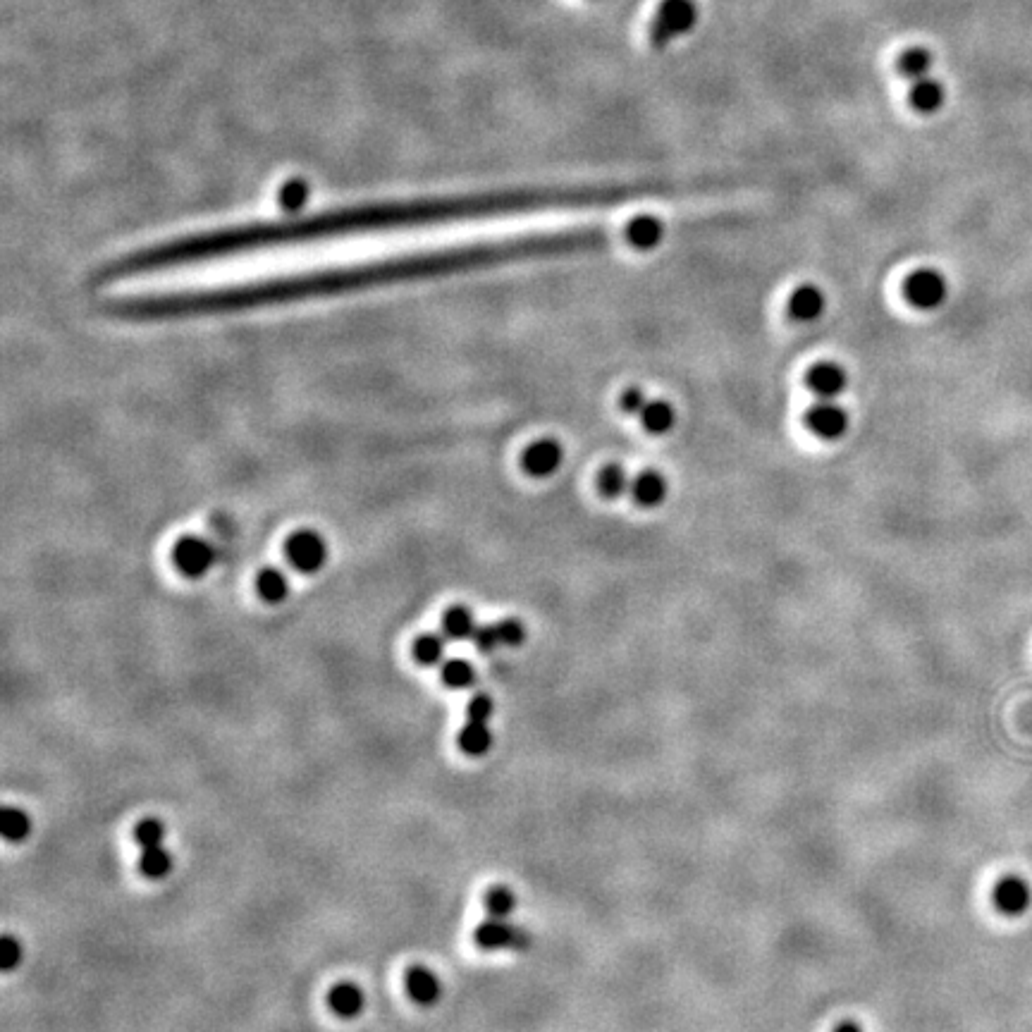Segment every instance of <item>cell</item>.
<instances>
[{"label":"cell","mask_w":1032,"mask_h":1032,"mask_svg":"<svg viewBox=\"0 0 1032 1032\" xmlns=\"http://www.w3.org/2000/svg\"><path fill=\"white\" fill-rule=\"evenodd\" d=\"M304 192H306L304 187H287L285 196H282V206H285L287 211H299V206L304 204V199H306Z\"/></svg>","instance_id":"e575fe53"},{"label":"cell","mask_w":1032,"mask_h":1032,"mask_svg":"<svg viewBox=\"0 0 1032 1032\" xmlns=\"http://www.w3.org/2000/svg\"><path fill=\"white\" fill-rule=\"evenodd\" d=\"M903 294L913 309L937 311L949 297V282L935 268H920L903 282Z\"/></svg>","instance_id":"5b68a950"},{"label":"cell","mask_w":1032,"mask_h":1032,"mask_svg":"<svg viewBox=\"0 0 1032 1032\" xmlns=\"http://www.w3.org/2000/svg\"><path fill=\"white\" fill-rule=\"evenodd\" d=\"M992 901H994V906H997V911H1001L1004 915H1021L1030 908V901H1032L1030 884L1018 875H1004L997 884H994Z\"/></svg>","instance_id":"8fae6325"},{"label":"cell","mask_w":1032,"mask_h":1032,"mask_svg":"<svg viewBox=\"0 0 1032 1032\" xmlns=\"http://www.w3.org/2000/svg\"><path fill=\"white\" fill-rule=\"evenodd\" d=\"M564 445L555 438H540L526 447L521 454V466L528 476L550 478L562 469Z\"/></svg>","instance_id":"9c48e42d"},{"label":"cell","mask_w":1032,"mask_h":1032,"mask_svg":"<svg viewBox=\"0 0 1032 1032\" xmlns=\"http://www.w3.org/2000/svg\"><path fill=\"white\" fill-rule=\"evenodd\" d=\"M328 1004H330V1009L335 1011V1016L356 1018L361 1011H364L366 997H364V992H361V987L354 985V982H340V985H335L333 989H330Z\"/></svg>","instance_id":"2e32d148"},{"label":"cell","mask_w":1032,"mask_h":1032,"mask_svg":"<svg viewBox=\"0 0 1032 1032\" xmlns=\"http://www.w3.org/2000/svg\"><path fill=\"white\" fill-rule=\"evenodd\" d=\"M650 399L645 397V392L641 390V387H629V390H624L622 399H619V404H622V409L626 411V414H638L641 416V411L645 409V404H648Z\"/></svg>","instance_id":"836d02e7"},{"label":"cell","mask_w":1032,"mask_h":1032,"mask_svg":"<svg viewBox=\"0 0 1032 1032\" xmlns=\"http://www.w3.org/2000/svg\"><path fill=\"white\" fill-rule=\"evenodd\" d=\"M473 939H476V944L485 951H524L526 946L531 944V935H528L524 927L512 925L507 918H488L485 923L476 927Z\"/></svg>","instance_id":"52a82bcc"},{"label":"cell","mask_w":1032,"mask_h":1032,"mask_svg":"<svg viewBox=\"0 0 1032 1032\" xmlns=\"http://www.w3.org/2000/svg\"><path fill=\"white\" fill-rule=\"evenodd\" d=\"M457 743L466 755L488 753L490 746H493V734H490L488 722H473V720L466 722V727H462V731H459Z\"/></svg>","instance_id":"44dd1931"},{"label":"cell","mask_w":1032,"mask_h":1032,"mask_svg":"<svg viewBox=\"0 0 1032 1032\" xmlns=\"http://www.w3.org/2000/svg\"><path fill=\"white\" fill-rule=\"evenodd\" d=\"M407 992L409 997L416 1001V1004L421 1006H430L435 1004V1001L440 999L442 994V985L438 980V975L433 973V970L426 968V966H414L407 970Z\"/></svg>","instance_id":"9a60e30c"},{"label":"cell","mask_w":1032,"mask_h":1032,"mask_svg":"<svg viewBox=\"0 0 1032 1032\" xmlns=\"http://www.w3.org/2000/svg\"><path fill=\"white\" fill-rule=\"evenodd\" d=\"M806 426L813 430L817 438L827 442H837L849 433L851 416L841 404L827 402V399H820L813 409L806 414Z\"/></svg>","instance_id":"ba28073f"},{"label":"cell","mask_w":1032,"mask_h":1032,"mask_svg":"<svg viewBox=\"0 0 1032 1032\" xmlns=\"http://www.w3.org/2000/svg\"><path fill=\"white\" fill-rule=\"evenodd\" d=\"M3 825H0V832H3V839L5 841H12V844H17V841H24L29 837V832H32V820H29V815L24 813L22 808H12L8 806L3 810Z\"/></svg>","instance_id":"484cf974"},{"label":"cell","mask_w":1032,"mask_h":1032,"mask_svg":"<svg viewBox=\"0 0 1032 1032\" xmlns=\"http://www.w3.org/2000/svg\"><path fill=\"white\" fill-rule=\"evenodd\" d=\"M445 638L447 636H440V634H423L414 641V648H411V653H414V660L419 662V665H426V667H433V665H440L442 660H445Z\"/></svg>","instance_id":"cb8c5ba5"},{"label":"cell","mask_w":1032,"mask_h":1032,"mask_svg":"<svg viewBox=\"0 0 1032 1032\" xmlns=\"http://www.w3.org/2000/svg\"><path fill=\"white\" fill-rule=\"evenodd\" d=\"M172 564L184 579H201L215 564V548L201 536H182L172 545Z\"/></svg>","instance_id":"8992f818"},{"label":"cell","mask_w":1032,"mask_h":1032,"mask_svg":"<svg viewBox=\"0 0 1032 1032\" xmlns=\"http://www.w3.org/2000/svg\"><path fill=\"white\" fill-rule=\"evenodd\" d=\"M134 839L141 849H151V846H161L165 839V827L161 820L156 817H144L137 827H134Z\"/></svg>","instance_id":"f1b7e54d"},{"label":"cell","mask_w":1032,"mask_h":1032,"mask_svg":"<svg viewBox=\"0 0 1032 1032\" xmlns=\"http://www.w3.org/2000/svg\"><path fill=\"white\" fill-rule=\"evenodd\" d=\"M607 242H610V237L605 230L583 227V230L550 232V235H528L500 239V242L421 251V254L383 258V261L361 263V266L311 270V273L282 275V278L247 282V285L215 287V290L108 299L103 301V311L110 318L132 323L220 316V313H239L304 299L337 297V294H352L371 290V287L397 285V282L445 278V275L469 273V270H483L514 261L591 254V251L595 254V251H605Z\"/></svg>","instance_id":"7a4b0ae2"},{"label":"cell","mask_w":1032,"mask_h":1032,"mask_svg":"<svg viewBox=\"0 0 1032 1032\" xmlns=\"http://www.w3.org/2000/svg\"><path fill=\"white\" fill-rule=\"evenodd\" d=\"M497 634H500V643L509 645V648H516L526 641V626L519 622V619H502L497 624Z\"/></svg>","instance_id":"4dcf8cb0"},{"label":"cell","mask_w":1032,"mask_h":1032,"mask_svg":"<svg viewBox=\"0 0 1032 1032\" xmlns=\"http://www.w3.org/2000/svg\"><path fill=\"white\" fill-rule=\"evenodd\" d=\"M473 645H476L478 653H493V650L500 648V634H497V624H490V626H478L476 634H473Z\"/></svg>","instance_id":"1f68e13d"},{"label":"cell","mask_w":1032,"mask_h":1032,"mask_svg":"<svg viewBox=\"0 0 1032 1032\" xmlns=\"http://www.w3.org/2000/svg\"><path fill=\"white\" fill-rule=\"evenodd\" d=\"M806 383L817 397L832 402V399L844 395L846 387H849V373L837 361H820L808 371Z\"/></svg>","instance_id":"30bf717a"},{"label":"cell","mask_w":1032,"mask_h":1032,"mask_svg":"<svg viewBox=\"0 0 1032 1032\" xmlns=\"http://www.w3.org/2000/svg\"><path fill=\"white\" fill-rule=\"evenodd\" d=\"M698 8L693 0H665L655 12L653 24L648 29V41L655 48H665L681 34L691 32L696 24Z\"/></svg>","instance_id":"3957f363"},{"label":"cell","mask_w":1032,"mask_h":1032,"mask_svg":"<svg viewBox=\"0 0 1032 1032\" xmlns=\"http://www.w3.org/2000/svg\"><path fill=\"white\" fill-rule=\"evenodd\" d=\"M669 495V481L665 473L657 469H645L638 473V476L631 481V497L636 500V505L641 507H660L665 505Z\"/></svg>","instance_id":"4fadbf2b"},{"label":"cell","mask_w":1032,"mask_h":1032,"mask_svg":"<svg viewBox=\"0 0 1032 1032\" xmlns=\"http://www.w3.org/2000/svg\"><path fill=\"white\" fill-rule=\"evenodd\" d=\"M598 490L605 500H619L624 493L631 490V478L626 473L624 466L610 464L600 471L598 476Z\"/></svg>","instance_id":"7402d4cb"},{"label":"cell","mask_w":1032,"mask_h":1032,"mask_svg":"<svg viewBox=\"0 0 1032 1032\" xmlns=\"http://www.w3.org/2000/svg\"><path fill=\"white\" fill-rule=\"evenodd\" d=\"M667 227L657 215H636L624 227V239L631 249L636 251H655L665 242Z\"/></svg>","instance_id":"7c38bea8"},{"label":"cell","mask_w":1032,"mask_h":1032,"mask_svg":"<svg viewBox=\"0 0 1032 1032\" xmlns=\"http://www.w3.org/2000/svg\"><path fill=\"white\" fill-rule=\"evenodd\" d=\"M911 106L923 115L935 113L944 106V86L937 79H918L911 89Z\"/></svg>","instance_id":"ffe728a7"},{"label":"cell","mask_w":1032,"mask_h":1032,"mask_svg":"<svg viewBox=\"0 0 1032 1032\" xmlns=\"http://www.w3.org/2000/svg\"><path fill=\"white\" fill-rule=\"evenodd\" d=\"M256 593L263 602L278 605V602L287 600V595H290V579L278 567L261 569L256 576Z\"/></svg>","instance_id":"ac0fdd59"},{"label":"cell","mask_w":1032,"mask_h":1032,"mask_svg":"<svg viewBox=\"0 0 1032 1032\" xmlns=\"http://www.w3.org/2000/svg\"><path fill=\"white\" fill-rule=\"evenodd\" d=\"M641 423L648 433L667 435L669 430L677 426V409L672 402L665 399H650L641 411Z\"/></svg>","instance_id":"e0dca14e"},{"label":"cell","mask_w":1032,"mask_h":1032,"mask_svg":"<svg viewBox=\"0 0 1032 1032\" xmlns=\"http://www.w3.org/2000/svg\"><path fill=\"white\" fill-rule=\"evenodd\" d=\"M466 712H469V720H473V722H488L495 712L493 698L478 693V696H473L469 700V708H466Z\"/></svg>","instance_id":"d6a6232c"},{"label":"cell","mask_w":1032,"mask_h":1032,"mask_svg":"<svg viewBox=\"0 0 1032 1032\" xmlns=\"http://www.w3.org/2000/svg\"><path fill=\"white\" fill-rule=\"evenodd\" d=\"M476 679V672H473L469 660H447L442 665V681L450 688H469Z\"/></svg>","instance_id":"4316f807"},{"label":"cell","mask_w":1032,"mask_h":1032,"mask_svg":"<svg viewBox=\"0 0 1032 1032\" xmlns=\"http://www.w3.org/2000/svg\"><path fill=\"white\" fill-rule=\"evenodd\" d=\"M476 629V617H473V612L466 605H452L450 610L445 612V617H442V636L452 638V641L473 638Z\"/></svg>","instance_id":"d6986e66"},{"label":"cell","mask_w":1032,"mask_h":1032,"mask_svg":"<svg viewBox=\"0 0 1032 1032\" xmlns=\"http://www.w3.org/2000/svg\"><path fill=\"white\" fill-rule=\"evenodd\" d=\"M516 908V896L507 887H493L485 894V911L490 918H509Z\"/></svg>","instance_id":"83f0119b"},{"label":"cell","mask_w":1032,"mask_h":1032,"mask_svg":"<svg viewBox=\"0 0 1032 1032\" xmlns=\"http://www.w3.org/2000/svg\"><path fill=\"white\" fill-rule=\"evenodd\" d=\"M285 559L301 574H316L328 562V543L313 528H299L285 540Z\"/></svg>","instance_id":"277c9868"},{"label":"cell","mask_w":1032,"mask_h":1032,"mask_svg":"<svg viewBox=\"0 0 1032 1032\" xmlns=\"http://www.w3.org/2000/svg\"><path fill=\"white\" fill-rule=\"evenodd\" d=\"M834 1032H863V1028H860L856 1021H844L834 1028Z\"/></svg>","instance_id":"d590c367"},{"label":"cell","mask_w":1032,"mask_h":1032,"mask_svg":"<svg viewBox=\"0 0 1032 1032\" xmlns=\"http://www.w3.org/2000/svg\"><path fill=\"white\" fill-rule=\"evenodd\" d=\"M20 963H22L20 939L12 937V935H5L3 939H0V968H3L5 973H10V970H15Z\"/></svg>","instance_id":"f546056e"},{"label":"cell","mask_w":1032,"mask_h":1032,"mask_svg":"<svg viewBox=\"0 0 1032 1032\" xmlns=\"http://www.w3.org/2000/svg\"><path fill=\"white\" fill-rule=\"evenodd\" d=\"M827 311V294L820 287L808 282V285L796 287L789 297V313L801 323H813L817 318L825 316Z\"/></svg>","instance_id":"5bb4252c"},{"label":"cell","mask_w":1032,"mask_h":1032,"mask_svg":"<svg viewBox=\"0 0 1032 1032\" xmlns=\"http://www.w3.org/2000/svg\"><path fill=\"white\" fill-rule=\"evenodd\" d=\"M139 868L146 877H151V880H163V877H168L172 870V856L163 849V844L151 846V849L141 851Z\"/></svg>","instance_id":"d4e9b609"},{"label":"cell","mask_w":1032,"mask_h":1032,"mask_svg":"<svg viewBox=\"0 0 1032 1032\" xmlns=\"http://www.w3.org/2000/svg\"><path fill=\"white\" fill-rule=\"evenodd\" d=\"M598 199V187L583 184V187H526L459 196L373 201V204L333 208V211L304 215V218L223 227V230L201 232V235L168 239V242L137 249L106 263L98 270V282L137 278V275L189 266V263L213 261V258L239 256L273 247H290V244L318 242V239L454 223V220L497 218V215L545 211V208L595 206Z\"/></svg>","instance_id":"6da1fadb"},{"label":"cell","mask_w":1032,"mask_h":1032,"mask_svg":"<svg viewBox=\"0 0 1032 1032\" xmlns=\"http://www.w3.org/2000/svg\"><path fill=\"white\" fill-rule=\"evenodd\" d=\"M896 67H899V72L903 77L913 79V82H918V79L927 77V72H930L932 67V53L927 51V48H908V51H903L899 55V60H896Z\"/></svg>","instance_id":"603a6c76"}]
</instances>
